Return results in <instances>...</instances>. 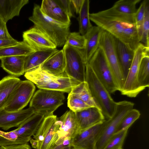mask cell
Wrapping results in <instances>:
<instances>
[{
    "instance_id": "74e56055",
    "label": "cell",
    "mask_w": 149,
    "mask_h": 149,
    "mask_svg": "<svg viewBox=\"0 0 149 149\" xmlns=\"http://www.w3.org/2000/svg\"><path fill=\"white\" fill-rule=\"evenodd\" d=\"M67 99L68 107L70 110L74 112L92 107L79 98L70 93H69Z\"/></svg>"
},
{
    "instance_id": "83f0119b",
    "label": "cell",
    "mask_w": 149,
    "mask_h": 149,
    "mask_svg": "<svg viewBox=\"0 0 149 149\" xmlns=\"http://www.w3.org/2000/svg\"><path fill=\"white\" fill-rule=\"evenodd\" d=\"M70 93L79 98L91 107L100 109L93 98L86 81L80 83L74 87Z\"/></svg>"
},
{
    "instance_id": "f546056e",
    "label": "cell",
    "mask_w": 149,
    "mask_h": 149,
    "mask_svg": "<svg viewBox=\"0 0 149 149\" xmlns=\"http://www.w3.org/2000/svg\"><path fill=\"white\" fill-rule=\"evenodd\" d=\"M89 0H84L79 14V32L84 36L93 26L89 18Z\"/></svg>"
},
{
    "instance_id": "8d00e7d4",
    "label": "cell",
    "mask_w": 149,
    "mask_h": 149,
    "mask_svg": "<svg viewBox=\"0 0 149 149\" xmlns=\"http://www.w3.org/2000/svg\"><path fill=\"white\" fill-rule=\"evenodd\" d=\"M149 1L147 0L145 8L142 34L140 42L145 46L149 47Z\"/></svg>"
},
{
    "instance_id": "e575fe53",
    "label": "cell",
    "mask_w": 149,
    "mask_h": 149,
    "mask_svg": "<svg viewBox=\"0 0 149 149\" xmlns=\"http://www.w3.org/2000/svg\"><path fill=\"white\" fill-rule=\"evenodd\" d=\"M66 42L73 47L83 50L85 47L86 40L84 36L82 35L79 32H70Z\"/></svg>"
},
{
    "instance_id": "cb8c5ba5",
    "label": "cell",
    "mask_w": 149,
    "mask_h": 149,
    "mask_svg": "<svg viewBox=\"0 0 149 149\" xmlns=\"http://www.w3.org/2000/svg\"><path fill=\"white\" fill-rule=\"evenodd\" d=\"M102 29L97 26H93L85 35L86 43L82 50L86 64L99 47V41Z\"/></svg>"
},
{
    "instance_id": "5bb4252c",
    "label": "cell",
    "mask_w": 149,
    "mask_h": 149,
    "mask_svg": "<svg viewBox=\"0 0 149 149\" xmlns=\"http://www.w3.org/2000/svg\"><path fill=\"white\" fill-rule=\"evenodd\" d=\"M22 36L23 41L35 51L56 48V46L50 38L34 26L24 32Z\"/></svg>"
},
{
    "instance_id": "8992f818",
    "label": "cell",
    "mask_w": 149,
    "mask_h": 149,
    "mask_svg": "<svg viewBox=\"0 0 149 149\" xmlns=\"http://www.w3.org/2000/svg\"><path fill=\"white\" fill-rule=\"evenodd\" d=\"M134 103L126 100L116 102L115 109L112 116L105 120L97 141V149H103L111 137L117 131L118 126L125 115L133 109Z\"/></svg>"
},
{
    "instance_id": "277c9868",
    "label": "cell",
    "mask_w": 149,
    "mask_h": 149,
    "mask_svg": "<svg viewBox=\"0 0 149 149\" xmlns=\"http://www.w3.org/2000/svg\"><path fill=\"white\" fill-rule=\"evenodd\" d=\"M85 81L93 98L105 119L111 118L115 109L116 103L107 89L96 76L88 63L86 65Z\"/></svg>"
},
{
    "instance_id": "f1b7e54d",
    "label": "cell",
    "mask_w": 149,
    "mask_h": 149,
    "mask_svg": "<svg viewBox=\"0 0 149 149\" xmlns=\"http://www.w3.org/2000/svg\"><path fill=\"white\" fill-rule=\"evenodd\" d=\"M31 139L20 136L15 130L7 132L0 130V147L27 143Z\"/></svg>"
},
{
    "instance_id": "30bf717a",
    "label": "cell",
    "mask_w": 149,
    "mask_h": 149,
    "mask_svg": "<svg viewBox=\"0 0 149 149\" xmlns=\"http://www.w3.org/2000/svg\"><path fill=\"white\" fill-rule=\"evenodd\" d=\"M99 47L103 51L114 76L119 91L120 92L125 81L116 54L113 36L102 29L99 39Z\"/></svg>"
},
{
    "instance_id": "ab89813d",
    "label": "cell",
    "mask_w": 149,
    "mask_h": 149,
    "mask_svg": "<svg viewBox=\"0 0 149 149\" xmlns=\"http://www.w3.org/2000/svg\"><path fill=\"white\" fill-rule=\"evenodd\" d=\"M56 1L70 18L74 16V10L71 0H56Z\"/></svg>"
},
{
    "instance_id": "b9f144b4",
    "label": "cell",
    "mask_w": 149,
    "mask_h": 149,
    "mask_svg": "<svg viewBox=\"0 0 149 149\" xmlns=\"http://www.w3.org/2000/svg\"><path fill=\"white\" fill-rule=\"evenodd\" d=\"M84 0H71L74 11L79 14L82 7Z\"/></svg>"
},
{
    "instance_id": "ee69618b",
    "label": "cell",
    "mask_w": 149,
    "mask_h": 149,
    "mask_svg": "<svg viewBox=\"0 0 149 149\" xmlns=\"http://www.w3.org/2000/svg\"><path fill=\"white\" fill-rule=\"evenodd\" d=\"M6 149H31L27 143L21 145H14L5 147Z\"/></svg>"
},
{
    "instance_id": "6da1fadb",
    "label": "cell",
    "mask_w": 149,
    "mask_h": 149,
    "mask_svg": "<svg viewBox=\"0 0 149 149\" xmlns=\"http://www.w3.org/2000/svg\"><path fill=\"white\" fill-rule=\"evenodd\" d=\"M135 15L121 13L111 7L90 13L89 16L90 20L97 26L109 32L135 51L140 43Z\"/></svg>"
},
{
    "instance_id": "ac0fdd59",
    "label": "cell",
    "mask_w": 149,
    "mask_h": 149,
    "mask_svg": "<svg viewBox=\"0 0 149 149\" xmlns=\"http://www.w3.org/2000/svg\"><path fill=\"white\" fill-rule=\"evenodd\" d=\"M113 38L117 57L125 81L133 60L134 51L117 38L113 36Z\"/></svg>"
},
{
    "instance_id": "8fae6325",
    "label": "cell",
    "mask_w": 149,
    "mask_h": 149,
    "mask_svg": "<svg viewBox=\"0 0 149 149\" xmlns=\"http://www.w3.org/2000/svg\"><path fill=\"white\" fill-rule=\"evenodd\" d=\"M35 88L34 84L30 81L21 80L4 109L10 112L23 109L30 101Z\"/></svg>"
},
{
    "instance_id": "44dd1931",
    "label": "cell",
    "mask_w": 149,
    "mask_h": 149,
    "mask_svg": "<svg viewBox=\"0 0 149 149\" xmlns=\"http://www.w3.org/2000/svg\"><path fill=\"white\" fill-rule=\"evenodd\" d=\"M45 117L44 116L35 112L15 130L20 136L31 138V137L36 133Z\"/></svg>"
},
{
    "instance_id": "f6af8a7d",
    "label": "cell",
    "mask_w": 149,
    "mask_h": 149,
    "mask_svg": "<svg viewBox=\"0 0 149 149\" xmlns=\"http://www.w3.org/2000/svg\"><path fill=\"white\" fill-rule=\"evenodd\" d=\"M29 141H30L32 147L36 149L38 145L37 141L34 139L31 138Z\"/></svg>"
},
{
    "instance_id": "3957f363",
    "label": "cell",
    "mask_w": 149,
    "mask_h": 149,
    "mask_svg": "<svg viewBox=\"0 0 149 149\" xmlns=\"http://www.w3.org/2000/svg\"><path fill=\"white\" fill-rule=\"evenodd\" d=\"M25 77L39 89L56 91L70 93L72 88L80 83L65 75L56 76L42 70L40 67L25 73Z\"/></svg>"
},
{
    "instance_id": "1f68e13d",
    "label": "cell",
    "mask_w": 149,
    "mask_h": 149,
    "mask_svg": "<svg viewBox=\"0 0 149 149\" xmlns=\"http://www.w3.org/2000/svg\"><path fill=\"white\" fill-rule=\"evenodd\" d=\"M141 0H120L114 4L112 7L116 11L127 15H135L137 9L136 5Z\"/></svg>"
},
{
    "instance_id": "484cf974",
    "label": "cell",
    "mask_w": 149,
    "mask_h": 149,
    "mask_svg": "<svg viewBox=\"0 0 149 149\" xmlns=\"http://www.w3.org/2000/svg\"><path fill=\"white\" fill-rule=\"evenodd\" d=\"M21 80L9 75L0 80V110L4 109Z\"/></svg>"
},
{
    "instance_id": "7402d4cb",
    "label": "cell",
    "mask_w": 149,
    "mask_h": 149,
    "mask_svg": "<svg viewBox=\"0 0 149 149\" xmlns=\"http://www.w3.org/2000/svg\"><path fill=\"white\" fill-rule=\"evenodd\" d=\"M58 50L56 48L45 49L35 51L26 56L24 73L40 67L47 59Z\"/></svg>"
},
{
    "instance_id": "836d02e7",
    "label": "cell",
    "mask_w": 149,
    "mask_h": 149,
    "mask_svg": "<svg viewBox=\"0 0 149 149\" xmlns=\"http://www.w3.org/2000/svg\"><path fill=\"white\" fill-rule=\"evenodd\" d=\"M140 115V112L138 110L134 109L131 110L123 118L118 126L116 132L126 128H129L139 118Z\"/></svg>"
},
{
    "instance_id": "7a4b0ae2",
    "label": "cell",
    "mask_w": 149,
    "mask_h": 149,
    "mask_svg": "<svg viewBox=\"0 0 149 149\" xmlns=\"http://www.w3.org/2000/svg\"><path fill=\"white\" fill-rule=\"evenodd\" d=\"M34 26L45 33L56 47L64 46L70 33V25L59 23L45 15L40 7L34 5L32 15L29 17Z\"/></svg>"
},
{
    "instance_id": "4fadbf2b",
    "label": "cell",
    "mask_w": 149,
    "mask_h": 149,
    "mask_svg": "<svg viewBox=\"0 0 149 149\" xmlns=\"http://www.w3.org/2000/svg\"><path fill=\"white\" fill-rule=\"evenodd\" d=\"M103 122L78 132L71 140L73 149H95Z\"/></svg>"
},
{
    "instance_id": "52a82bcc",
    "label": "cell",
    "mask_w": 149,
    "mask_h": 149,
    "mask_svg": "<svg viewBox=\"0 0 149 149\" xmlns=\"http://www.w3.org/2000/svg\"><path fill=\"white\" fill-rule=\"evenodd\" d=\"M149 47L145 46L140 42L134 51L131 65L120 91L122 95L130 97H135L143 90L138 82V71L143 58L149 55Z\"/></svg>"
},
{
    "instance_id": "60d3db41",
    "label": "cell",
    "mask_w": 149,
    "mask_h": 149,
    "mask_svg": "<svg viewBox=\"0 0 149 149\" xmlns=\"http://www.w3.org/2000/svg\"><path fill=\"white\" fill-rule=\"evenodd\" d=\"M6 23L0 18V39L11 40L14 39L9 33Z\"/></svg>"
},
{
    "instance_id": "ffe728a7",
    "label": "cell",
    "mask_w": 149,
    "mask_h": 149,
    "mask_svg": "<svg viewBox=\"0 0 149 149\" xmlns=\"http://www.w3.org/2000/svg\"><path fill=\"white\" fill-rule=\"evenodd\" d=\"M42 70L58 77L65 75V61L63 49L53 54L40 66Z\"/></svg>"
},
{
    "instance_id": "2e32d148",
    "label": "cell",
    "mask_w": 149,
    "mask_h": 149,
    "mask_svg": "<svg viewBox=\"0 0 149 149\" xmlns=\"http://www.w3.org/2000/svg\"><path fill=\"white\" fill-rule=\"evenodd\" d=\"M56 133L59 138H73L79 131L75 113L70 110L66 111L56 122Z\"/></svg>"
},
{
    "instance_id": "5b68a950",
    "label": "cell",
    "mask_w": 149,
    "mask_h": 149,
    "mask_svg": "<svg viewBox=\"0 0 149 149\" xmlns=\"http://www.w3.org/2000/svg\"><path fill=\"white\" fill-rule=\"evenodd\" d=\"M65 99L63 92L39 89L33 94L29 107L35 113L46 117L53 115L54 112L63 104Z\"/></svg>"
},
{
    "instance_id": "d6a6232c",
    "label": "cell",
    "mask_w": 149,
    "mask_h": 149,
    "mask_svg": "<svg viewBox=\"0 0 149 149\" xmlns=\"http://www.w3.org/2000/svg\"><path fill=\"white\" fill-rule=\"evenodd\" d=\"M129 128H126L114 134L103 149H119L122 148Z\"/></svg>"
},
{
    "instance_id": "ba28073f",
    "label": "cell",
    "mask_w": 149,
    "mask_h": 149,
    "mask_svg": "<svg viewBox=\"0 0 149 149\" xmlns=\"http://www.w3.org/2000/svg\"><path fill=\"white\" fill-rule=\"evenodd\" d=\"M88 63L96 76L110 95L119 91L111 69L103 50L100 47L93 55Z\"/></svg>"
},
{
    "instance_id": "7bdbcfd3",
    "label": "cell",
    "mask_w": 149,
    "mask_h": 149,
    "mask_svg": "<svg viewBox=\"0 0 149 149\" xmlns=\"http://www.w3.org/2000/svg\"><path fill=\"white\" fill-rule=\"evenodd\" d=\"M19 42V41L14 39L11 40L0 39V49L15 45L18 43Z\"/></svg>"
},
{
    "instance_id": "4316f807",
    "label": "cell",
    "mask_w": 149,
    "mask_h": 149,
    "mask_svg": "<svg viewBox=\"0 0 149 149\" xmlns=\"http://www.w3.org/2000/svg\"><path fill=\"white\" fill-rule=\"evenodd\" d=\"M35 51L24 41L17 44L0 49V58L9 56H26Z\"/></svg>"
},
{
    "instance_id": "4dcf8cb0",
    "label": "cell",
    "mask_w": 149,
    "mask_h": 149,
    "mask_svg": "<svg viewBox=\"0 0 149 149\" xmlns=\"http://www.w3.org/2000/svg\"><path fill=\"white\" fill-rule=\"evenodd\" d=\"M138 81L140 86L144 90L149 86V56H144L139 68Z\"/></svg>"
},
{
    "instance_id": "f35d334b",
    "label": "cell",
    "mask_w": 149,
    "mask_h": 149,
    "mask_svg": "<svg viewBox=\"0 0 149 149\" xmlns=\"http://www.w3.org/2000/svg\"><path fill=\"white\" fill-rule=\"evenodd\" d=\"M71 139L68 137L59 138L49 149H73L71 144Z\"/></svg>"
},
{
    "instance_id": "9a60e30c",
    "label": "cell",
    "mask_w": 149,
    "mask_h": 149,
    "mask_svg": "<svg viewBox=\"0 0 149 149\" xmlns=\"http://www.w3.org/2000/svg\"><path fill=\"white\" fill-rule=\"evenodd\" d=\"M34 113L30 107L11 112L2 109L0 110V128L7 130L13 127H18Z\"/></svg>"
},
{
    "instance_id": "d590c367",
    "label": "cell",
    "mask_w": 149,
    "mask_h": 149,
    "mask_svg": "<svg viewBox=\"0 0 149 149\" xmlns=\"http://www.w3.org/2000/svg\"><path fill=\"white\" fill-rule=\"evenodd\" d=\"M146 1L144 0L141 3L135 15L136 27L140 42L142 34L143 26Z\"/></svg>"
},
{
    "instance_id": "e0dca14e",
    "label": "cell",
    "mask_w": 149,
    "mask_h": 149,
    "mask_svg": "<svg viewBox=\"0 0 149 149\" xmlns=\"http://www.w3.org/2000/svg\"><path fill=\"white\" fill-rule=\"evenodd\" d=\"M75 113L79 132L102 123L105 120L100 109L95 107H90Z\"/></svg>"
},
{
    "instance_id": "9c48e42d",
    "label": "cell",
    "mask_w": 149,
    "mask_h": 149,
    "mask_svg": "<svg viewBox=\"0 0 149 149\" xmlns=\"http://www.w3.org/2000/svg\"><path fill=\"white\" fill-rule=\"evenodd\" d=\"M65 61V74L80 83L85 81L86 64L83 51L66 42L63 49Z\"/></svg>"
},
{
    "instance_id": "d4e9b609",
    "label": "cell",
    "mask_w": 149,
    "mask_h": 149,
    "mask_svg": "<svg viewBox=\"0 0 149 149\" xmlns=\"http://www.w3.org/2000/svg\"><path fill=\"white\" fill-rule=\"evenodd\" d=\"M26 56H6L0 58L1 67L11 75H23Z\"/></svg>"
},
{
    "instance_id": "d6986e66",
    "label": "cell",
    "mask_w": 149,
    "mask_h": 149,
    "mask_svg": "<svg viewBox=\"0 0 149 149\" xmlns=\"http://www.w3.org/2000/svg\"><path fill=\"white\" fill-rule=\"evenodd\" d=\"M40 9L45 15L51 19L62 24L70 25V18L56 0H42Z\"/></svg>"
},
{
    "instance_id": "bcb514c9",
    "label": "cell",
    "mask_w": 149,
    "mask_h": 149,
    "mask_svg": "<svg viewBox=\"0 0 149 149\" xmlns=\"http://www.w3.org/2000/svg\"><path fill=\"white\" fill-rule=\"evenodd\" d=\"M119 149H123L122 148H120Z\"/></svg>"
},
{
    "instance_id": "7c38bea8",
    "label": "cell",
    "mask_w": 149,
    "mask_h": 149,
    "mask_svg": "<svg viewBox=\"0 0 149 149\" xmlns=\"http://www.w3.org/2000/svg\"><path fill=\"white\" fill-rule=\"evenodd\" d=\"M58 118L52 115L45 117L36 133L33 139L38 141L36 149H49L58 139L56 133Z\"/></svg>"
},
{
    "instance_id": "603a6c76",
    "label": "cell",
    "mask_w": 149,
    "mask_h": 149,
    "mask_svg": "<svg viewBox=\"0 0 149 149\" xmlns=\"http://www.w3.org/2000/svg\"><path fill=\"white\" fill-rule=\"evenodd\" d=\"M29 2L28 0H0V18L7 23L18 16L22 8Z\"/></svg>"
},
{
    "instance_id": "7dc6e473",
    "label": "cell",
    "mask_w": 149,
    "mask_h": 149,
    "mask_svg": "<svg viewBox=\"0 0 149 149\" xmlns=\"http://www.w3.org/2000/svg\"><path fill=\"white\" fill-rule=\"evenodd\" d=\"M95 149H96V148H95Z\"/></svg>"
}]
</instances>
